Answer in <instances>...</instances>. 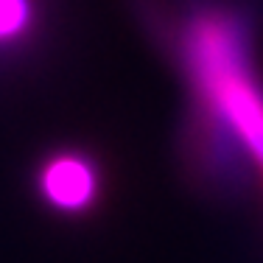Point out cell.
I'll use <instances>...</instances> for the list:
<instances>
[{
    "instance_id": "7a4b0ae2",
    "label": "cell",
    "mask_w": 263,
    "mask_h": 263,
    "mask_svg": "<svg viewBox=\"0 0 263 263\" xmlns=\"http://www.w3.org/2000/svg\"><path fill=\"white\" fill-rule=\"evenodd\" d=\"M96 171L84 157L65 154L48 162L42 171V193L62 210H81L96 196Z\"/></svg>"
},
{
    "instance_id": "3957f363",
    "label": "cell",
    "mask_w": 263,
    "mask_h": 263,
    "mask_svg": "<svg viewBox=\"0 0 263 263\" xmlns=\"http://www.w3.org/2000/svg\"><path fill=\"white\" fill-rule=\"evenodd\" d=\"M28 23V0H0V40L17 36Z\"/></svg>"
},
{
    "instance_id": "6da1fadb",
    "label": "cell",
    "mask_w": 263,
    "mask_h": 263,
    "mask_svg": "<svg viewBox=\"0 0 263 263\" xmlns=\"http://www.w3.org/2000/svg\"><path fill=\"white\" fill-rule=\"evenodd\" d=\"M179 53L202 101L210 162L218 171H238L247 160L263 168V90L247 23L235 11H196L182 28Z\"/></svg>"
}]
</instances>
